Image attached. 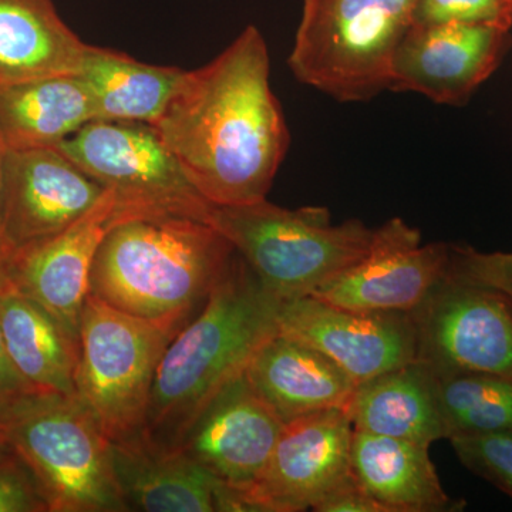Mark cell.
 Instances as JSON below:
<instances>
[{"label": "cell", "instance_id": "6da1fadb", "mask_svg": "<svg viewBox=\"0 0 512 512\" xmlns=\"http://www.w3.org/2000/svg\"><path fill=\"white\" fill-rule=\"evenodd\" d=\"M269 74L264 36L249 25L212 62L185 70L154 124L211 204L265 200L284 163L291 136Z\"/></svg>", "mask_w": 512, "mask_h": 512}, {"label": "cell", "instance_id": "7a4b0ae2", "mask_svg": "<svg viewBox=\"0 0 512 512\" xmlns=\"http://www.w3.org/2000/svg\"><path fill=\"white\" fill-rule=\"evenodd\" d=\"M282 302L237 258L200 312L171 340L157 369L143 434L180 447L195 421L279 332Z\"/></svg>", "mask_w": 512, "mask_h": 512}, {"label": "cell", "instance_id": "3957f363", "mask_svg": "<svg viewBox=\"0 0 512 512\" xmlns=\"http://www.w3.org/2000/svg\"><path fill=\"white\" fill-rule=\"evenodd\" d=\"M237 258L204 221L136 218L111 225L94 256L90 295L137 318L183 329Z\"/></svg>", "mask_w": 512, "mask_h": 512}, {"label": "cell", "instance_id": "277c9868", "mask_svg": "<svg viewBox=\"0 0 512 512\" xmlns=\"http://www.w3.org/2000/svg\"><path fill=\"white\" fill-rule=\"evenodd\" d=\"M0 430L35 477L49 512L128 511L113 443L76 396L26 394L0 412Z\"/></svg>", "mask_w": 512, "mask_h": 512}, {"label": "cell", "instance_id": "5b68a950", "mask_svg": "<svg viewBox=\"0 0 512 512\" xmlns=\"http://www.w3.org/2000/svg\"><path fill=\"white\" fill-rule=\"evenodd\" d=\"M210 224L281 302L312 295L356 264L373 237V229L359 220L333 224L328 208L289 210L266 198L244 205H214Z\"/></svg>", "mask_w": 512, "mask_h": 512}, {"label": "cell", "instance_id": "8992f818", "mask_svg": "<svg viewBox=\"0 0 512 512\" xmlns=\"http://www.w3.org/2000/svg\"><path fill=\"white\" fill-rule=\"evenodd\" d=\"M414 8L416 0H303L289 69L340 103L375 99L389 90Z\"/></svg>", "mask_w": 512, "mask_h": 512}, {"label": "cell", "instance_id": "52a82bcc", "mask_svg": "<svg viewBox=\"0 0 512 512\" xmlns=\"http://www.w3.org/2000/svg\"><path fill=\"white\" fill-rule=\"evenodd\" d=\"M180 330L87 296L76 397L111 443L143 433L158 366Z\"/></svg>", "mask_w": 512, "mask_h": 512}, {"label": "cell", "instance_id": "ba28073f", "mask_svg": "<svg viewBox=\"0 0 512 512\" xmlns=\"http://www.w3.org/2000/svg\"><path fill=\"white\" fill-rule=\"evenodd\" d=\"M59 148L113 194V224L150 217L210 224L214 204L191 183L151 124L90 121Z\"/></svg>", "mask_w": 512, "mask_h": 512}, {"label": "cell", "instance_id": "9c48e42d", "mask_svg": "<svg viewBox=\"0 0 512 512\" xmlns=\"http://www.w3.org/2000/svg\"><path fill=\"white\" fill-rule=\"evenodd\" d=\"M417 360L436 375L481 373L512 380V302L447 272L412 312Z\"/></svg>", "mask_w": 512, "mask_h": 512}, {"label": "cell", "instance_id": "30bf717a", "mask_svg": "<svg viewBox=\"0 0 512 512\" xmlns=\"http://www.w3.org/2000/svg\"><path fill=\"white\" fill-rule=\"evenodd\" d=\"M353 424L342 409L284 424L265 470L239 494L242 512L312 510L353 476Z\"/></svg>", "mask_w": 512, "mask_h": 512}, {"label": "cell", "instance_id": "8fae6325", "mask_svg": "<svg viewBox=\"0 0 512 512\" xmlns=\"http://www.w3.org/2000/svg\"><path fill=\"white\" fill-rule=\"evenodd\" d=\"M104 192L59 147L6 150L0 217L9 256L69 228Z\"/></svg>", "mask_w": 512, "mask_h": 512}, {"label": "cell", "instance_id": "7c38bea8", "mask_svg": "<svg viewBox=\"0 0 512 512\" xmlns=\"http://www.w3.org/2000/svg\"><path fill=\"white\" fill-rule=\"evenodd\" d=\"M278 329L328 356L356 384L417 359L412 312L355 311L302 296L282 302Z\"/></svg>", "mask_w": 512, "mask_h": 512}, {"label": "cell", "instance_id": "4fadbf2b", "mask_svg": "<svg viewBox=\"0 0 512 512\" xmlns=\"http://www.w3.org/2000/svg\"><path fill=\"white\" fill-rule=\"evenodd\" d=\"M450 244H423L419 229L392 218L373 229L363 258L312 293L355 311L413 312L447 271Z\"/></svg>", "mask_w": 512, "mask_h": 512}, {"label": "cell", "instance_id": "5bb4252c", "mask_svg": "<svg viewBox=\"0 0 512 512\" xmlns=\"http://www.w3.org/2000/svg\"><path fill=\"white\" fill-rule=\"evenodd\" d=\"M511 32L490 26L412 25L394 53L389 92L463 107L503 63Z\"/></svg>", "mask_w": 512, "mask_h": 512}, {"label": "cell", "instance_id": "9a60e30c", "mask_svg": "<svg viewBox=\"0 0 512 512\" xmlns=\"http://www.w3.org/2000/svg\"><path fill=\"white\" fill-rule=\"evenodd\" d=\"M282 429L284 421L244 372L208 404L180 448L212 477L242 494L265 470Z\"/></svg>", "mask_w": 512, "mask_h": 512}, {"label": "cell", "instance_id": "2e32d148", "mask_svg": "<svg viewBox=\"0 0 512 512\" xmlns=\"http://www.w3.org/2000/svg\"><path fill=\"white\" fill-rule=\"evenodd\" d=\"M114 208L113 194L106 190L80 220L55 237L13 252L3 268L10 284L77 335L94 256L113 225Z\"/></svg>", "mask_w": 512, "mask_h": 512}, {"label": "cell", "instance_id": "e0dca14e", "mask_svg": "<svg viewBox=\"0 0 512 512\" xmlns=\"http://www.w3.org/2000/svg\"><path fill=\"white\" fill-rule=\"evenodd\" d=\"M113 464L128 511L224 512L227 485L180 447H164L143 433L113 443Z\"/></svg>", "mask_w": 512, "mask_h": 512}, {"label": "cell", "instance_id": "ac0fdd59", "mask_svg": "<svg viewBox=\"0 0 512 512\" xmlns=\"http://www.w3.org/2000/svg\"><path fill=\"white\" fill-rule=\"evenodd\" d=\"M245 375L284 424L325 410L348 412L357 386L318 349L279 332L255 353Z\"/></svg>", "mask_w": 512, "mask_h": 512}, {"label": "cell", "instance_id": "d6986e66", "mask_svg": "<svg viewBox=\"0 0 512 512\" xmlns=\"http://www.w3.org/2000/svg\"><path fill=\"white\" fill-rule=\"evenodd\" d=\"M0 328L13 365L33 392L76 396L80 335L2 275Z\"/></svg>", "mask_w": 512, "mask_h": 512}, {"label": "cell", "instance_id": "ffe728a7", "mask_svg": "<svg viewBox=\"0 0 512 512\" xmlns=\"http://www.w3.org/2000/svg\"><path fill=\"white\" fill-rule=\"evenodd\" d=\"M429 444L353 430L352 470L384 512H456L464 501L444 491Z\"/></svg>", "mask_w": 512, "mask_h": 512}, {"label": "cell", "instance_id": "44dd1931", "mask_svg": "<svg viewBox=\"0 0 512 512\" xmlns=\"http://www.w3.org/2000/svg\"><path fill=\"white\" fill-rule=\"evenodd\" d=\"M94 120L92 97L77 73L0 84V140L6 150L59 147Z\"/></svg>", "mask_w": 512, "mask_h": 512}, {"label": "cell", "instance_id": "7402d4cb", "mask_svg": "<svg viewBox=\"0 0 512 512\" xmlns=\"http://www.w3.org/2000/svg\"><path fill=\"white\" fill-rule=\"evenodd\" d=\"M348 413L355 430L429 446L447 439L436 376L417 359L357 384Z\"/></svg>", "mask_w": 512, "mask_h": 512}, {"label": "cell", "instance_id": "603a6c76", "mask_svg": "<svg viewBox=\"0 0 512 512\" xmlns=\"http://www.w3.org/2000/svg\"><path fill=\"white\" fill-rule=\"evenodd\" d=\"M87 46L53 0H0V84L79 73Z\"/></svg>", "mask_w": 512, "mask_h": 512}, {"label": "cell", "instance_id": "cb8c5ba5", "mask_svg": "<svg viewBox=\"0 0 512 512\" xmlns=\"http://www.w3.org/2000/svg\"><path fill=\"white\" fill-rule=\"evenodd\" d=\"M185 70L141 63L116 50L87 46L79 76L97 120L154 124L174 96Z\"/></svg>", "mask_w": 512, "mask_h": 512}, {"label": "cell", "instance_id": "d4e9b609", "mask_svg": "<svg viewBox=\"0 0 512 512\" xmlns=\"http://www.w3.org/2000/svg\"><path fill=\"white\" fill-rule=\"evenodd\" d=\"M434 376L447 440L461 434L512 431L511 379L481 373Z\"/></svg>", "mask_w": 512, "mask_h": 512}, {"label": "cell", "instance_id": "484cf974", "mask_svg": "<svg viewBox=\"0 0 512 512\" xmlns=\"http://www.w3.org/2000/svg\"><path fill=\"white\" fill-rule=\"evenodd\" d=\"M448 440L464 467L512 498V431L461 434Z\"/></svg>", "mask_w": 512, "mask_h": 512}, {"label": "cell", "instance_id": "4316f807", "mask_svg": "<svg viewBox=\"0 0 512 512\" xmlns=\"http://www.w3.org/2000/svg\"><path fill=\"white\" fill-rule=\"evenodd\" d=\"M464 25L490 26L512 29V0H416L413 25Z\"/></svg>", "mask_w": 512, "mask_h": 512}, {"label": "cell", "instance_id": "83f0119b", "mask_svg": "<svg viewBox=\"0 0 512 512\" xmlns=\"http://www.w3.org/2000/svg\"><path fill=\"white\" fill-rule=\"evenodd\" d=\"M447 274L503 293L512 302V252H483L450 244Z\"/></svg>", "mask_w": 512, "mask_h": 512}, {"label": "cell", "instance_id": "f1b7e54d", "mask_svg": "<svg viewBox=\"0 0 512 512\" xmlns=\"http://www.w3.org/2000/svg\"><path fill=\"white\" fill-rule=\"evenodd\" d=\"M0 512H49L35 477L15 454L0 458Z\"/></svg>", "mask_w": 512, "mask_h": 512}, {"label": "cell", "instance_id": "f546056e", "mask_svg": "<svg viewBox=\"0 0 512 512\" xmlns=\"http://www.w3.org/2000/svg\"><path fill=\"white\" fill-rule=\"evenodd\" d=\"M313 511L316 512H384L365 488L356 480L355 474L322 501Z\"/></svg>", "mask_w": 512, "mask_h": 512}, {"label": "cell", "instance_id": "4dcf8cb0", "mask_svg": "<svg viewBox=\"0 0 512 512\" xmlns=\"http://www.w3.org/2000/svg\"><path fill=\"white\" fill-rule=\"evenodd\" d=\"M30 393L35 392L30 389L13 365L6 348L5 338H3L2 328H0V412Z\"/></svg>", "mask_w": 512, "mask_h": 512}, {"label": "cell", "instance_id": "1f68e13d", "mask_svg": "<svg viewBox=\"0 0 512 512\" xmlns=\"http://www.w3.org/2000/svg\"><path fill=\"white\" fill-rule=\"evenodd\" d=\"M6 148L0 140V191H2V171H3V158H5ZM9 259V249L6 245L5 237H3L2 217H0V275H2L3 268Z\"/></svg>", "mask_w": 512, "mask_h": 512}, {"label": "cell", "instance_id": "d6a6232c", "mask_svg": "<svg viewBox=\"0 0 512 512\" xmlns=\"http://www.w3.org/2000/svg\"><path fill=\"white\" fill-rule=\"evenodd\" d=\"M12 454L13 451L10 450L8 441H6L5 436H3L2 430H0V458L12 456Z\"/></svg>", "mask_w": 512, "mask_h": 512}]
</instances>
